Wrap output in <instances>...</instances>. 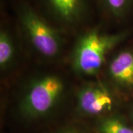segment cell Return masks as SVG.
Returning <instances> with one entry per match:
<instances>
[{
    "instance_id": "7a4b0ae2",
    "label": "cell",
    "mask_w": 133,
    "mask_h": 133,
    "mask_svg": "<svg viewBox=\"0 0 133 133\" xmlns=\"http://www.w3.org/2000/svg\"><path fill=\"white\" fill-rule=\"evenodd\" d=\"M16 6L20 26L33 48L44 56H56L61 48V37L57 29L28 2L19 0Z\"/></svg>"
},
{
    "instance_id": "277c9868",
    "label": "cell",
    "mask_w": 133,
    "mask_h": 133,
    "mask_svg": "<svg viewBox=\"0 0 133 133\" xmlns=\"http://www.w3.org/2000/svg\"><path fill=\"white\" fill-rule=\"evenodd\" d=\"M49 16L56 23L74 27L85 19L89 0H39Z\"/></svg>"
},
{
    "instance_id": "8992f818",
    "label": "cell",
    "mask_w": 133,
    "mask_h": 133,
    "mask_svg": "<svg viewBox=\"0 0 133 133\" xmlns=\"http://www.w3.org/2000/svg\"><path fill=\"white\" fill-rule=\"evenodd\" d=\"M111 78L126 87L133 86V53L122 51L112 60L109 66Z\"/></svg>"
},
{
    "instance_id": "5b68a950",
    "label": "cell",
    "mask_w": 133,
    "mask_h": 133,
    "mask_svg": "<svg viewBox=\"0 0 133 133\" xmlns=\"http://www.w3.org/2000/svg\"><path fill=\"white\" fill-rule=\"evenodd\" d=\"M78 107L82 113L98 115L110 111L113 99L109 90L101 85L84 87L77 95Z\"/></svg>"
},
{
    "instance_id": "9c48e42d",
    "label": "cell",
    "mask_w": 133,
    "mask_h": 133,
    "mask_svg": "<svg viewBox=\"0 0 133 133\" xmlns=\"http://www.w3.org/2000/svg\"><path fill=\"white\" fill-rule=\"evenodd\" d=\"M99 133H133V129L121 119L117 117H108L101 120L98 125Z\"/></svg>"
},
{
    "instance_id": "52a82bcc",
    "label": "cell",
    "mask_w": 133,
    "mask_h": 133,
    "mask_svg": "<svg viewBox=\"0 0 133 133\" xmlns=\"http://www.w3.org/2000/svg\"><path fill=\"white\" fill-rule=\"evenodd\" d=\"M102 8L115 21L125 19L133 9V0H98Z\"/></svg>"
},
{
    "instance_id": "30bf717a",
    "label": "cell",
    "mask_w": 133,
    "mask_h": 133,
    "mask_svg": "<svg viewBox=\"0 0 133 133\" xmlns=\"http://www.w3.org/2000/svg\"><path fill=\"white\" fill-rule=\"evenodd\" d=\"M59 133H78V132H76L73 129H66V130H64V131H62L61 132Z\"/></svg>"
},
{
    "instance_id": "3957f363",
    "label": "cell",
    "mask_w": 133,
    "mask_h": 133,
    "mask_svg": "<svg viewBox=\"0 0 133 133\" xmlns=\"http://www.w3.org/2000/svg\"><path fill=\"white\" fill-rule=\"evenodd\" d=\"M64 90V84L57 76H44L30 85L20 106L26 118L44 116L53 108Z\"/></svg>"
},
{
    "instance_id": "6da1fadb",
    "label": "cell",
    "mask_w": 133,
    "mask_h": 133,
    "mask_svg": "<svg viewBox=\"0 0 133 133\" xmlns=\"http://www.w3.org/2000/svg\"><path fill=\"white\" fill-rule=\"evenodd\" d=\"M128 31L115 33L101 32L98 28L81 34L73 53L72 65L76 72L88 76L98 73L107 54L128 36Z\"/></svg>"
},
{
    "instance_id": "ba28073f",
    "label": "cell",
    "mask_w": 133,
    "mask_h": 133,
    "mask_svg": "<svg viewBox=\"0 0 133 133\" xmlns=\"http://www.w3.org/2000/svg\"><path fill=\"white\" fill-rule=\"evenodd\" d=\"M14 42L8 30L2 28L0 31V66L5 68L14 58Z\"/></svg>"
}]
</instances>
